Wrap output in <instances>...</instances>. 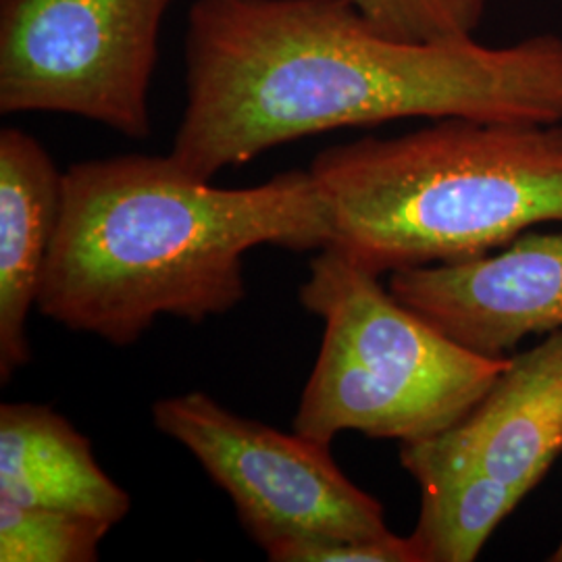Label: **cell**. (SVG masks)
<instances>
[{
  "instance_id": "cell-1",
  "label": "cell",
  "mask_w": 562,
  "mask_h": 562,
  "mask_svg": "<svg viewBox=\"0 0 562 562\" xmlns=\"http://www.w3.org/2000/svg\"><path fill=\"white\" fill-rule=\"evenodd\" d=\"M171 157L202 180L285 142L387 121L562 123V38L404 41L352 0H196Z\"/></svg>"
},
{
  "instance_id": "cell-2",
  "label": "cell",
  "mask_w": 562,
  "mask_h": 562,
  "mask_svg": "<svg viewBox=\"0 0 562 562\" xmlns=\"http://www.w3.org/2000/svg\"><path fill=\"white\" fill-rule=\"evenodd\" d=\"M329 238L308 169L220 188L171 155L78 162L63 173L36 308L74 331L127 346L161 315L201 323L236 308L246 299L248 250H322Z\"/></svg>"
},
{
  "instance_id": "cell-3",
  "label": "cell",
  "mask_w": 562,
  "mask_h": 562,
  "mask_svg": "<svg viewBox=\"0 0 562 562\" xmlns=\"http://www.w3.org/2000/svg\"><path fill=\"white\" fill-rule=\"evenodd\" d=\"M331 238L364 269L462 261L562 223V123L448 120L323 150Z\"/></svg>"
},
{
  "instance_id": "cell-4",
  "label": "cell",
  "mask_w": 562,
  "mask_h": 562,
  "mask_svg": "<svg viewBox=\"0 0 562 562\" xmlns=\"http://www.w3.org/2000/svg\"><path fill=\"white\" fill-rule=\"evenodd\" d=\"M301 302L323 319L322 350L294 431L331 443L341 431L415 442L461 422L513 357H483L398 301L380 276L325 246Z\"/></svg>"
},
{
  "instance_id": "cell-5",
  "label": "cell",
  "mask_w": 562,
  "mask_h": 562,
  "mask_svg": "<svg viewBox=\"0 0 562 562\" xmlns=\"http://www.w3.org/2000/svg\"><path fill=\"white\" fill-rule=\"evenodd\" d=\"M562 454V329L513 357L461 422L401 446L423 562H471Z\"/></svg>"
},
{
  "instance_id": "cell-6",
  "label": "cell",
  "mask_w": 562,
  "mask_h": 562,
  "mask_svg": "<svg viewBox=\"0 0 562 562\" xmlns=\"http://www.w3.org/2000/svg\"><path fill=\"white\" fill-rule=\"evenodd\" d=\"M176 0H0V111L150 136L148 94Z\"/></svg>"
},
{
  "instance_id": "cell-7",
  "label": "cell",
  "mask_w": 562,
  "mask_h": 562,
  "mask_svg": "<svg viewBox=\"0 0 562 562\" xmlns=\"http://www.w3.org/2000/svg\"><path fill=\"white\" fill-rule=\"evenodd\" d=\"M153 422L229 496L269 561L301 543L392 533L380 501L341 473L329 443L240 417L202 392L155 402Z\"/></svg>"
},
{
  "instance_id": "cell-8",
  "label": "cell",
  "mask_w": 562,
  "mask_h": 562,
  "mask_svg": "<svg viewBox=\"0 0 562 562\" xmlns=\"http://www.w3.org/2000/svg\"><path fill=\"white\" fill-rule=\"evenodd\" d=\"M387 288L450 340L508 357L522 338L562 329V229L525 232L503 252L396 269Z\"/></svg>"
},
{
  "instance_id": "cell-9",
  "label": "cell",
  "mask_w": 562,
  "mask_h": 562,
  "mask_svg": "<svg viewBox=\"0 0 562 562\" xmlns=\"http://www.w3.org/2000/svg\"><path fill=\"white\" fill-rule=\"evenodd\" d=\"M63 173L32 134L0 132V380L32 359L30 311L59 223Z\"/></svg>"
},
{
  "instance_id": "cell-10",
  "label": "cell",
  "mask_w": 562,
  "mask_h": 562,
  "mask_svg": "<svg viewBox=\"0 0 562 562\" xmlns=\"http://www.w3.org/2000/svg\"><path fill=\"white\" fill-rule=\"evenodd\" d=\"M0 498L123 521L130 494L102 469L90 440L50 406H0Z\"/></svg>"
},
{
  "instance_id": "cell-11",
  "label": "cell",
  "mask_w": 562,
  "mask_h": 562,
  "mask_svg": "<svg viewBox=\"0 0 562 562\" xmlns=\"http://www.w3.org/2000/svg\"><path fill=\"white\" fill-rule=\"evenodd\" d=\"M111 529L94 517L0 498V561H97Z\"/></svg>"
},
{
  "instance_id": "cell-12",
  "label": "cell",
  "mask_w": 562,
  "mask_h": 562,
  "mask_svg": "<svg viewBox=\"0 0 562 562\" xmlns=\"http://www.w3.org/2000/svg\"><path fill=\"white\" fill-rule=\"evenodd\" d=\"M385 34L404 41L471 38L482 25L487 0H352Z\"/></svg>"
},
{
  "instance_id": "cell-13",
  "label": "cell",
  "mask_w": 562,
  "mask_h": 562,
  "mask_svg": "<svg viewBox=\"0 0 562 562\" xmlns=\"http://www.w3.org/2000/svg\"><path fill=\"white\" fill-rule=\"evenodd\" d=\"M280 562H423L415 540L387 533L371 540H334L301 543Z\"/></svg>"
},
{
  "instance_id": "cell-14",
  "label": "cell",
  "mask_w": 562,
  "mask_h": 562,
  "mask_svg": "<svg viewBox=\"0 0 562 562\" xmlns=\"http://www.w3.org/2000/svg\"><path fill=\"white\" fill-rule=\"evenodd\" d=\"M550 562H562V538L561 542H559V546H557V550L550 554V559H548Z\"/></svg>"
}]
</instances>
